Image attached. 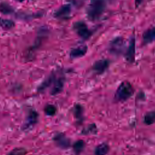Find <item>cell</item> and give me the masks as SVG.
I'll use <instances>...</instances> for the list:
<instances>
[{
  "mask_svg": "<svg viewBox=\"0 0 155 155\" xmlns=\"http://www.w3.org/2000/svg\"><path fill=\"white\" fill-rule=\"evenodd\" d=\"M13 10L12 7L8 4L5 3V2H1L0 3V12L7 15V14H10L13 12Z\"/></svg>",
  "mask_w": 155,
  "mask_h": 155,
  "instance_id": "obj_19",
  "label": "cell"
},
{
  "mask_svg": "<svg viewBox=\"0 0 155 155\" xmlns=\"http://www.w3.org/2000/svg\"><path fill=\"white\" fill-rule=\"evenodd\" d=\"M110 61L108 59H100L93 64L92 69L97 74H101L108 69Z\"/></svg>",
  "mask_w": 155,
  "mask_h": 155,
  "instance_id": "obj_7",
  "label": "cell"
},
{
  "mask_svg": "<svg viewBox=\"0 0 155 155\" xmlns=\"http://www.w3.org/2000/svg\"><path fill=\"white\" fill-rule=\"evenodd\" d=\"M71 8L68 5H64L61 6L57 11L54 13V16L57 18L65 17L70 13Z\"/></svg>",
  "mask_w": 155,
  "mask_h": 155,
  "instance_id": "obj_13",
  "label": "cell"
},
{
  "mask_svg": "<svg viewBox=\"0 0 155 155\" xmlns=\"http://www.w3.org/2000/svg\"><path fill=\"white\" fill-rule=\"evenodd\" d=\"M110 151V147L107 143H102L96 147L94 149L95 155H106Z\"/></svg>",
  "mask_w": 155,
  "mask_h": 155,
  "instance_id": "obj_12",
  "label": "cell"
},
{
  "mask_svg": "<svg viewBox=\"0 0 155 155\" xmlns=\"http://www.w3.org/2000/svg\"><path fill=\"white\" fill-rule=\"evenodd\" d=\"M56 76L54 74H51L50 75L47 79H46L41 84V85L38 87V90L39 91H42L43 90H44L45 88H47V87H48L50 85H51V84H53L55 79H56Z\"/></svg>",
  "mask_w": 155,
  "mask_h": 155,
  "instance_id": "obj_15",
  "label": "cell"
},
{
  "mask_svg": "<svg viewBox=\"0 0 155 155\" xmlns=\"http://www.w3.org/2000/svg\"><path fill=\"white\" fill-rule=\"evenodd\" d=\"M143 41L145 44H149L155 41V27H151L146 30L142 35Z\"/></svg>",
  "mask_w": 155,
  "mask_h": 155,
  "instance_id": "obj_11",
  "label": "cell"
},
{
  "mask_svg": "<svg viewBox=\"0 0 155 155\" xmlns=\"http://www.w3.org/2000/svg\"><path fill=\"white\" fill-rule=\"evenodd\" d=\"M73 28L78 35L83 39H88L91 35V31L89 30L85 23L78 21L74 24Z\"/></svg>",
  "mask_w": 155,
  "mask_h": 155,
  "instance_id": "obj_4",
  "label": "cell"
},
{
  "mask_svg": "<svg viewBox=\"0 0 155 155\" xmlns=\"http://www.w3.org/2000/svg\"><path fill=\"white\" fill-rule=\"evenodd\" d=\"M106 7L104 0H91L87 8V15L91 21L98 19L103 14Z\"/></svg>",
  "mask_w": 155,
  "mask_h": 155,
  "instance_id": "obj_2",
  "label": "cell"
},
{
  "mask_svg": "<svg viewBox=\"0 0 155 155\" xmlns=\"http://www.w3.org/2000/svg\"><path fill=\"white\" fill-rule=\"evenodd\" d=\"M97 132V127L95 124H91L90 125H88L86 128H85L82 131V133L84 134H96Z\"/></svg>",
  "mask_w": 155,
  "mask_h": 155,
  "instance_id": "obj_18",
  "label": "cell"
},
{
  "mask_svg": "<svg viewBox=\"0 0 155 155\" xmlns=\"http://www.w3.org/2000/svg\"><path fill=\"white\" fill-rule=\"evenodd\" d=\"M134 90L132 84L128 81H122L117 88L114 99L117 102H125L134 94Z\"/></svg>",
  "mask_w": 155,
  "mask_h": 155,
  "instance_id": "obj_1",
  "label": "cell"
},
{
  "mask_svg": "<svg viewBox=\"0 0 155 155\" xmlns=\"http://www.w3.org/2000/svg\"><path fill=\"white\" fill-rule=\"evenodd\" d=\"M64 78L62 77L55 79L53 84V86L50 92L51 95H56L62 91L64 85Z\"/></svg>",
  "mask_w": 155,
  "mask_h": 155,
  "instance_id": "obj_9",
  "label": "cell"
},
{
  "mask_svg": "<svg viewBox=\"0 0 155 155\" xmlns=\"http://www.w3.org/2000/svg\"><path fill=\"white\" fill-rule=\"evenodd\" d=\"M143 122L147 125L155 124V111H150L146 113L143 116Z\"/></svg>",
  "mask_w": 155,
  "mask_h": 155,
  "instance_id": "obj_14",
  "label": "cell"
},
{
  "mask_svg": "<svg viewBox=\"0 0 155 155\" xmlns=\"http://www.w3.org/2000/svg\"><path fill=\"white\" fill-rule=\"evenodd\" d=\"M135 38L134 36H133L131 38H130L129 44L125 50V53L124 54L126 60L130 63L133 62L135 59Z\"/></svg>",
  "mask_w": 155,
  "mask_h": 155,
  "instance_id": "obj_5",
  "label": "cell"
},
{
  "mask_svg": "<svg viewBox=\"0 0 155 155\" xmlns=\"http://www.w3.org/2000/svg\"><path fill=\"white\" fill-rule=\"evenodd\" d=\"M87 51V47L86 45H81L73 48L70 53V56L72 59L81 58L86 54Z\"/></svg>",
  "mask_w": 155,
  "mask_h": 155,
  "instance_id": "obj_10",
  "label": "cell"
},
{
  "mask_svg": "<svg viewBox=\"0 0 155 155\" xmlns=\"http://www.w3.org/2000/svg\"><path fill=\"white\" fill-rule=\"evenodd\" d=\"M85 147V142L82 140H77L73 145V149L76 154H80Z\"/></svg>",
  "mask_w": 155,
  "mask_h": 155,
  "instance_id": "obj_17",
  "label": "cell"
},
{
  "mask_svg": "<svg viewBox=\"0 0 155 155\" xmlns=\"http://www.w3.org/2000/svg\"><path fill=\"white\" fill-rule=\"evenodd\" d=\"M125 48L124 39L121 37H117L113 39L109 44V51L115 54H120L123 53Z\"/></svg>",
  "mask_w": 155,
  "mask_h": 155,
  "instance_id": "obj_3",
  "label": "cell"
},
{
  "mask_svg": "<svg viewBox=\"0 0 155 155\" xmlns=\"http://www.w3.org/2000/svg\"><path fill=\"white\" fill-rule=\"evenodd\" d=\"M14 25V22L10 19L0 18V26L3 28L10 29L13 27Z\"/></svg>",
  "mask_w": 155,
  "mask_h": 155,
  "instance_id": "obj_20",
  "label": "cell"
},
{
  "mask_svg": "<svg viewBox=\"0 0 155 155\" xmlns=\"http://www.w3.org/2000/svg\"><path fill=\"white\" fill-rule=\"evenodd\" d=\"M27 151L23 147H16L11 150L7 155H26Z\"/></svg>",
  "mask_w": 155,
  "mask_h": 155,
  "instance_id": "obj_21",
  "label": "cell"
},
{
  "mask_svg": "<svg viewBox=\"0 0 155 155\" xmlns=\"http://www.w3.org/2000/svg\"><path fill=\"white\" fill-rule=\"evenodd\" d=\"M55 143L62 148H67L70 146V139L63 133H59L53 137Z\"/></svg>",
  "mask_w": 155,
  "mask_h": 155,
  "instance_id": "obj_8",
  "label": "cell"
},
{
  "mask_svg": "<svg viewBox=\"0 0 155 155\" xmlns=\"http://www.w3.org/2000/svg\"><path fill=\"white\" fill-rule=\"evenodd\" d=\"M38 113L36 111L31 110L27 116L26 120L22 126V129L27 131L28 129L32 128L38 122Z\"/></svg>",
  "mask_w": 155,
  "mask_h": 155,
  "instance_id": "obj_6",
  "label": "cell"
},
{
  "mask_svg": "<svg viewBox=\"0 0 155 155\" xmlns=\"http://www.w3.org/2000/svg\"><path fill=\"white\" fill-rule=\"evenodd\" d=\"M44 112L48 116H53L56 113V108L53 105L48 104L44 108Z\"/></svg>",
  "mask_w": 155,
  "mask_h": 155,
  "instance_id": "obj_22",
  "label": "cell"
},
{
  "mask_svg": "<svg viewBox=\"0 0 155 155\" xmlns=\"http://www.w3.org/2000/svg\"><path fill=\"white\" fill-rule=\"evenodd\" d=\"M83 113L84 108L80 104H76L73 108V113L76 119L79 122H81L83 119Z\"/></svg>",
  "mask_w": 155,
  "mask_h": 155,
  "instance_id": "obj_16",
  "label": "cell"
}]
</instances>
